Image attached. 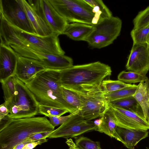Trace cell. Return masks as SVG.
I'll return each instance as SVG.
<instances>
[{
	"instance_id": "cell-1",
	"label": "cell",
	"mask_w": 149,
	"mask_h": 149,
	"mask_svg": "<svg viewBox=\"0 0 149 149\" xmlns=\"http://www.w3.org/2000/svg\"><path fill=\"white\" fill-rule=\"evenodd\" d=\"M39 104L75 111L64 99L59 70L46 69L37 74L26 84Z\"/></svg>"
},
{
	"instance_id": "cell-2",
	"label": "cell",
	"mask_w": 149,
	"mask_h": 149,
	"mask_svg": "<svg viewBox=\"0 0 149 149\" xmlns=\"http://www.w3.org/2000/svg\"><path fill=\"white\" fill-rule=\"evenodd\" d=\"M45 117L9 120L0 125V149H13L34 134L54 130Z\"/></svg>"
},
{
	"instance_id": "cell-3",
	"label": "cell",
	"mask_w": 149,
	"mask_h": 149,
	"mask_svg": "<svg viewBox=\"0 0 149 149\" xmlns=\"http://www.w3.org/2000/svg\"><path fill=\"white\" fill-rule=\"evenodd\" d=\"M108 65L97 61L73 65L59 70L60 81L62 87L71 89L79 87L101 86L102 81L111 75Z\"/></svg>"
},
{
	"instance_id": "cell-4",
	"label": "cell",
	"mask_w": 149,
	"mask_h": 149,
	"mask_svg": "<svg viewBox=\"0 0 149 149\" xmlns=\"http://www.w3.org/2000/svg\"><path fill=\"white\" fill-rule=\"evenodd\" d=\"M78 93L80 99L78 114L91 121L101 117L108 109L109 102L104 96L101 86L79 87L70 89Z\"/></svg>"
},
{
	"instance_id": "cell-5",
	"label": "cell",
	"mask_w": 149,
	"mask_h": 149,
	"mask_svg": "<svg viewBox=\"0 0 149 149\" xmlns=\"http://www.w3.org/2000/svg\"><path fill=\"white\" fill-rule=\"evenodd\" d=\"M15 91L5 102L13 119L33 117L38 114L39 104L26 84L15 76Z\"/></svg>"
},
{
	"instance_id": "cell-6",
	"label": "cell",
	"mask_w": 149,
	"mask_h": 149,
	"mask_svg": "<svg viewBox=\"0 0 149 149\" xmlns=\"http://www.w3.org/2000/svg\"><path fill=\"white\" fill-rule=\"evenodd\" d=\"M56 11L69 23L95 25L93 8L84 0H48Z\"/></svg>"
},
{
	"instance_id": "cell-7",
	"label": "cell",
	"mask_w": 149,
	"mask_h": 149,
	"mask_svg": "<svg viewBox=\"0 0 149 149\" xmlns=\"http://www.w3.org/2000/svg\"><path fill=\"white\" fill-rule=\"evenodd\" d=\"M93 26V30L86 41L90 47L100 49L113 43L120 35L122 21L118 17L112 16Z\"/></svg>"
},
{
	"instance_id": "cell-8",
	"label": "cell",
	"mask_w": 149,
	"mask_h": 149,
	"mask_svg": "<svg viewBox=\"0 0 149 149\" xmlns=\"http://www.w3.org/2000/svg\"><path fill=\"white\" fill-rule=\"evenodd\" d=\"M12 26L17 36L26 46L46 53L64 55L65 52L60 44L59 34L53 33L48 36H41Z\"/></svg>"
},
{
	"instance_id": "cell-9",
	"label": "cell",
	"mask_w": 149,
	"mask_h": 149,
	"mask_svg": "<svg viewBox=\"0 0 149 149\" xmlns=\"http://www.w3.org/2000/svg\"><path fill=\"white\" fill-rule=\"evenodd\" d=\"M19 56L40 61L46 69L61 70L73 65L72 59L64 55H58L40 52L27 46L21 47L10 45Z\"/></svg>"
},
{
	"instance_id": "cell-10",
	"label": "cell",
	"mask_w": 149,
	"mask_h": 149,
	"mask_svg": "<svg viewBox=\"0 0 149 149\" xmlns=\"http://www.w3.org/2000/svg\"><path fill=\"white\" fill-rule=\"evenodd\" d=\"M0 15L12 26L35 34L20 0H0Z\"/></svg>"
},
{
	"instance_id": "cell-11",
	"label": "cell",
	"mask_w": 149,
	"mask_h": 149,
	"mask_svg": "<svg viewBox=\"0 0 149 149\" xmlns=\"http://www.w3.org/2000/svg\"><path fill=\"white\" fill-rule=\"evenodd\" d=\"M98 128L94 122L86 120L78 113L72 116L54 130L47 138H74L86 132L97 131Z\"/></svg>"
},
{
	"instance_id": "cell-12",
	"label": "cell",
	"mask_w": 149,
	"mask_h": 149,
	"mask_svg": "<svg viewBox=\"0 0 149 149\" xmlns=\"http://www.w3.org/2000/svg\"><path fill=\"white\" fill-rule=\"evenodd\" d=\"M53 32L63 34L68 22L56 11L48 0H29Z\"/></svg>"
},
{
	"instance_id": "cell-13",
	"label": "cell",
	"mask_w": 149,
	"mask_h": 149,
	"mask_svg": "<svg viewBox=\"0 0 149 149\" xmlns=\"http://www.w3.org/2000/svg\"><path fill=\"white\" fill-rule=\"evenodd\" d=\"M109 110L117 126L134 129L148 130L149 123L143 117L126 109L109 103Z\"/></svg>"
},
{
	"instance_id": "cell-14",
	"label": "cell",
	"mask_w": 149,
	"mask_h": 149,
	"mask_svg": "<svg viewBox=\"0 0 149 149\" xmlns=\"http://www.w3.org/2000/svg\"><path fill=\"white\" fill-rule=\"evenodd\" d=\"M126 69L146 76L149 71V45L133 44L126 65Z\"/></svg>"
},
{
	"instance_id": "cell-15",
	"label": "cell",
	"mask_w": 149,
	"mask_h": 149,
	"mask_svg": "<svg viewBox=\"0 0 149 149\" xmlns=\"http://www.w3.org/2000/svg\"><path fill=\"white\" fill-rule=\"evenodd\" d=\"M46 69L38 61L19 56L15 75L26 84L38 73Z\"/></svg>"
},
{
	"instance_id": "cell-16",
	"label": "cell",
	"mask_w": 149,
	"mask_h": 149,
	"mask_svg": "<svg viewBox=\"0 0 149 149\" xmlns=\"http://www.w3.org/2000/svg\"><path fill=\"white\" fill-rule=\"evenodd\" d=\"M18 56L10 45L0 44V82L15 75Z\"/></svg>"
},
{
	"instance_id": "cell-17",
	"label": "cell",
	"mask_w": 149,
	"mask_h": 149,
	"mask_svg": "<svg viewBox=\"0 0 149 149\" xmlns=\"http://www.w3.org/2000/svg\"><path fill=\"white\" fill-rule=\"evenodd\" d=\"M20 1L35 34L45 36L54 33L27 0H20Z\"/></svg>"
},
{
	"instance_id": "cell-18",
	"label": "cell",
	"mask_w": 149,
	"mask_h": 149,
	"mask_svg": "<svg viewBox=\"0 0 149 149\" xmlns=\"http://www.w3.org/2000/svg\"><path fill=\"white\" fill-rule=\"evenodd\" d=\"M116 132L119 141L129 149H135V147L142 140L148 136L147 130L128 129L117 126Z\"/></svg>"
},
{
	"instance_id": "cell-19",
	"label": "cell",
	"mask_w": 149,
	"mask_h": 149,
	"mask_svg": "<svg viewBox=\"0 0 149 149\" xmlns=\"http://www.w3.org/2000/svg\"><path fill=\"white\" fill-rule=\"evenodd\" d=\"M93 28V25L87 24L77 22L68 23L63 34L74 40L86 41Z\"/></svg>"
},
{
	"instance_id": "cell-20",
	"label": "cell",
	"mask_w": 149,
	"mask_h": 149,
	"mask_svg": "<svg viewBox=\"0 0 149 149\" xmlns=\"http://www.w3.org/2000/svg\"><path fill=\"white\" fill-rule=\"evenodd\" d=\"M0 44L24 47L25 45L17 36L12 26L0 15Z\"/></svg>"
},
{
	"instance_id": "cell-21",
	"label": "cell",
	"mask_w": 149,
	"mask_h": 149,
	"mask_svg": "<svg viewBox=\"0 0 149 149\" xmlns=\"http://www.w3.org/2000/svg\"><path fill=\"white\" fill-rule=\"evenodd\" d=\"M132 96L140 106L146 120L149 108V79L139 83Z\"/></svg>"
},
{
	"instance_id": "cell-22",
	"label": "cell",
	"mask_w": 149,
	"mask_h": 149,
	"mask_svg": "<svg viewBox=\"0 0 149 149\" xmlns=\"http://www.w3.org/2000/svg\"><path fill=\"white\" fill-rule=\"evenodd\" d=\"M100 117L101 122L98 126L97 131L104 133L119 141V138L116 132L117 125L108 109Z\"/></svg>"
},
{
	"instance_id": "cell-23",
	"label": "cell",
	"mask_w": 149,
	"mask_h": 149,
	"mask_svg": "<svg viewBox=\"0 0 149 149\" xmlns=\"http://www.w3.org/2000/svg\"><path fill=\"white\" fill-rule=\"evenodd\" d=\"M109 103L112 106L133 112L145 118L140 106L132 96L121 100L109 102Z\"/></svg>"
},
{
	"instance_id": "cell-24",
	"label": "cell",
	"mask_w": 149,
	"mask_h": 149,
	"mask_svg": "<svg viewBox=\"0 0 149 149\" xmlns=\"http://www.w3.org/2000/svg\"><path fill=\"white\" fill-rule=\"evenodd\" d=\"M93 8L95 24L101 20L112 16L111 11L101 0H84Z\"/></svg>"
},
{
	"instance_id": "cell-25",
	"label": "cell",
	"mask_w": 149,
	"mask_h": 149,
	"mask_svg": "<svg viewBox=\"0 0 149 149\" xmlns=\"http://www.w3.org/2000/svg\"><path fill=\"white\" fill-rule=\"evenodd\" d=\"M137 85L128 87L107 94H104L105 98L109 101H113L132 96L137 88Z\"/></svg>"
},
{
	"instance_id": "cell-26",
	"label": "cell",
	"mask_w": 149,
	"mask_h": 149,
	"mask_svg": "<svg viewBox=\"0 0 149 149\" xmlns=\"http://www.w3.org/2000/svg\"><path fill=\"white\" fill-rule=\"evenodd\" d=\"M118 80L129 84H134L146 81L148 77L146 76L136 72L123 71L118 74Z\"/></svg>"
},
{
	"instance_id": "cell-27",
	"label": "cell",
	"mask_w": 149,
	"mask_h": 149,
	"mask_svg": "<svg viewBox=\"0 0 149 149\" xmlns=\"http://www.w3.org/2000/svg\"><path fill=\"white\" fill-rule=\"evenodd\" d=\"M134 84L125 83L119 80H104L101 87L104 94L112 93L121 89L133 86Z\"/></svg>"
},
{
	"instance_id": "cell-28",
	"label": "cell",
	"mask_w": 149,
	"mask_h": 149,
	"mask_svg": "<svg viewBox=\"0 0 149 149\" xmlns=\"http://www.w3.org/2000/svg\"><path fill=\"white\" fill-rule=\"evenodd\" d=\"M62 89L63 97L65 100L75 111L79 110L81 103L79 94L62 87Z\"/></svg>"
},
{
	"instance_id": "cell-29",
	"label": "cell",
	"mask_w": 149,
	"mask_h": 149,
	"mask_svg": "<svg viewBox=\"0 0 149 149\" xmlns=\"http://www.w3.org/2000/svg\"><path fill=\"white\" fill-rule=\"evenodd\" d=\"M149 24L138 29H133L130 34L133 44L148 43Z\"/></svg>"
},
{
	"instance_id": "cell-30",
	"label": "cell",
	"mask_w": 149,
	"mask_h": 149,
	"mask_svg": "<svg viewBox=\"0 0 149 149\" xmlns=\"http://www.w3.org/2000/svg\"><path fill=\"white\" fill-rule=\"evenodd\" d=\"M0 82L3 92V98L6 102L11 97L15 92V75Z\"/></svg>"
},
{
	"instance_id": "cell-31",
	"label": "cell",
	"mask_w": 149,
	"mask_h": 149,
	"mask_svg": "<svg viewBox=\"0 0 149 149\" xmlns=\"http://www.w3.org/2000/svg\"><path fill=\"white\" fill-rule=\"evenodd\" d=\"M133 29H138L149 24V6L139 12L133 20Z\"/></svg>"
},
{
	"instance_id": "cell-32",
	"label": "cell",
	"mask_w": 149,
	"mask_h": 149,
	"mask_svg": "<svg viewBox=\"0 0 149 149\" xmlns=\"http://www.w3.org/2000/svg\"><path fill=\"white\" fill-rule=\"evenodd\" d=\"M75 143L81 149H101L99 142L93 141L86 137L81 136L76 138Z\"/></svg>"
},
{
	"instance_id": "cell-33",
	"label": "cell",
	"mask_w": 149,
	"mask_h": 149,
	"mask_svg": "<svg viewBox=\"0 0 149 149\" xmlns=\"http://www.w3.org/2000/svg\"><path fill=\"white\" fill-rule=\"evenodd\" d=\"M69 112L64 109L39 104L38 113L48 117L52 116H61Z\"/></svg>"
},
{
	"instance_id": "cell-34",
	"label": "cell",
	"mask_w": 149,
	"mask_h": 149,
	"mask_svg": "<svg viewBox=\"0 0 149 149\" xmlns=\"http://www.w3.org/2000/svg\"><path fill=\"white\" fill-rule=\"evenodd\" d=\"M79 110L75 111L72 113L65 116H49V121L51 125L54 127L59 125H61L65 122L69 118L73 115L78 113Z\"/></svg>"
},
{
	"instance_id": "cell-35",
	"label": "cell",
	"mask_w": 149,
	"mask_h": 149,
	"mask_svg": "<svg viewBox=\"0 0 149 149\" xmlns=\"http://www.w3.org/2000/svg\"><path fill=\"white\" fill-rule=\"evenodd\" d=\"M54 130L35 134L33 135L28 138L33 142H35L41 139L47 138L49 134H51Z\"/></svg>"
},
{
	"instance_id": "cell-36",
	"label": "cell",
	"mask_w": 149,
	"mask_h": 149,
	"mask_svg": "<svg viewBox=\"0 0 149 149\" xmlns=\"http://www.w3.org/2000/svg\"><path fill=\"white\" fill-rule=\"evenodd\" d=\"M48 139L46 138L41 139L35 142L28 143L22 149H33L38 145L47 142Z\"/></svg>"
},
{
	"instance_id": "cell-37",
	"label": "cell",
	"mask_w": 149,
	"mask_h": 149,
	"mask_svg": "<svg viewBox=\"0 0 149 149\" xmlns=\"http://www.w3.org/2000/svg\"><path fill=\"white\" fill-rule=\"evenodd\" d=\"M9 113L8 109L5 102L0 106V119L7 116Z\"/></svg>"
},
{
	"instance_id": "cell-38",
	"label": "cell",
	"mask_w": 149,
	"mask_h": 149,
	"mask_svg": "<svg viewBox=\"0 0 149 149\" xmlns=\"http://www.w3.org/2000/svg\"><path fill=\"white\" fill-rule=\"evenodd\" d=\"M33 142H34L30 141L27 138L16 146L13 149H22L26 144Z\"/></svg>"
},
{
	"instance_id": "cell-39",
	"label": "cell",
	"mask_w": 149,
	"mask_h": 149,
	"mask_svg": "<svg viewBox=\"0 0 149 149\" xmlns=\"http://www.w3.org/2000/svg\"><path fill=\"white\" fill-rule=\"evenodd\" d=\"M66 143L68 146L69 149H81L77 146L75 143L71 139H67Z\"/></svg>"
},
{
	"instance_id": "cell-40",
	"label": "cell",
	"mask_w": 149,
	"mask_h": 149,
	"mask_svg": "<svg viewBox=\"0 0 149 149\" xmlns=\"http://www.w3.org/2000/svg\"><path fill=\"white\" fill-rule=\"evenodd\" d=\"M146 120L149 123V108L147 112Z\"/></svg>"
},
{
	"instance_id": "cell-41",
	"label": "cell",
	"mask_w": 149,
	"mask_h": 149,
	"mask_svg": "<svg viewBox=\"0 0 149 149\" xmlns=\"http://www.w3.org/2000/svg\"><path fill=\"white\" fill-rule=\"evenodd\" d=\"M148 43L149 45V35H148Z\"/></svg>"
},
{
	"instance_id": "cell-42",
	"label": "cell",
	"mask_w": 149,
	"mask_h": 149,
	"mask_svg": "<svg viewBox=\"0 0 149 149\" xmlns=\"http://www.w3.org/2000/svg\"><path fill=\"white\" fill-rule=\"evenodd\" d=\"M147 149H149V148L146 147Z\"/></svg>"
}]
</instances>
